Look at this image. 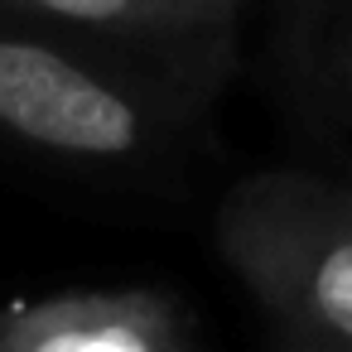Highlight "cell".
<instances>
[{"mask_svg": "<svg viewBox=\"0 0 352 352\" xmlns=\"http://www.w3.org/2000/svg\"><path fill=\"white\" fill-rule=\"evenodd\" d=\"M184 92L0 15V140L39 160L107 169L145 160L184 116Z\"/></svg>", "mask_w": 352, "mask_h": 352, "instance_id": "cell-1", "label": "cell"}, {"mask_svg": "<svg viewBox=\"0 0 352 352\" xmlns=\"http://www.w3.org/2000/svg\"><path fill=\"white\" fill-rule=\"evenodd\" d=\"M217 246L285 338L352 347V193L256 174L227 193Z\"/></svg>", "mask_w": 352, "mask_h": 352, "instance_id": "cell-2", "label": "cell"}, {"mask_svg": "<svg viewBox=\"0 0 352 352\" xmlns=\"http://www.w3.org/2000/svg\"><path fill=\"white\" fill-rule=\"evenodd\" d=\"M0 15L107 54L174 92H184V54L227 30L188 0H0Z\"/></svg>", "mask_w": 352, "mask_h": 352, "instance_id": "cell-3", "label": "cell"}, {"mask_svg": "<svg viewBox=\"0 0 352 352\" xmlns=\"http://www.w3.org/2000/svg\"><path fill=\"white\" fill-rule=\"evenodd\" d=\"M6 352H174L179 314L164 294H58L0 318Z\"/></svg>", "mask_w": 352, "mask_h": 352, "instance_id": "cell-4", "label": "cell"}, {"mask_svg": "<svg viewBox=\"0 0 352 352\" xmlns=\"http://www.w3.org/2000/svg\"><path fill=\"white\" fill-rule=\"evenodd\" d=\"M280 352H352V347H333V342H309V338H285Z\"/></svg>", "mask_w": 352, "mask_h": 352, "instance_id": "cell-5", "label": "cell"}, {"mask_svg": "<svg viewBox=\"0 0 352 352\" xmlns=\"http://www.w3.org/2000/svg\"><path fill=\"white\" fill-rule=\"evenodd\" d=\"M188 6L208 10V15H212V20H222V25H227V20L236 15V0H188Z\"/></svg>", "mask_w": 352, "mask_h": 352, "instance_id": "cell-6", "label": "cell"}, {"mask_svg": "<svg viewBox=\"0 0 352 352\" xmlns=\"http://www.w3.org/2000/svg\"><path fill=\"white\" fill-rule=\"evenodd\" d=\"M174 352H188V347H184V342H179V347H174Z\"/></svg>", "mask_w": 352, "mask_h": 352, "instance_id": "cell-7", "label": "cell"}, {"mask_svg": "<svg viewBox=\"0 0 352 352\" xmlns=\"http://www.w3.org/2000/svg\"><path fill=\"white\" fill-rule=\"evenodd\" d=\"M0 352H6V347H0Z\"/></svg>", "mask_w": 352, "mask_h": 352, "instance_id": "cell-8", "label": "cell"}]
</instances>
